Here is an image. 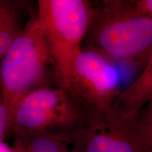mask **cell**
Listing matches in <instances>:
<instances>
[{"instance_id":"cell-1","label":"cell","mask_w":152,"mask_h":152,"mask_svg":"<svg viewBox=\"0 0 152 152\" xmlns=\"http://www.w3.org/2000/svg\"><path fill=\"white\" fill-rule=\"evenodd\" d=\"M92 47L112 60L130 61L152 49V19L134 1L105 0L94 7L88 33Z\"/></svg>"},{"instance_id":"cell-2","label":"cell","mask_w":152,"mask_h":152,"mask_svg":"<svg viewBox=\"0 0 152 152\" xmlns=\"http://www.w3.org/2000/svg\"><path fill=\"white\" fill-rule=\"evenodd\" d=\"M37 17L45 30L59 87L70 93L75 61L88 33L94 7L86 0H39Z\"/></svg>"},{"instance_id":"cell-3","label":"cell","mask_w":152,"mask_h":152,"mask_svg":"<svg viewBox=\"0 0 152 152\" xmlns=\"http://www.w3.org/2000/svg\"><path fill=\"white\" fill-rule=\"evenodd\" d=\"M51 64L53 59L45 30L37 15L33 16L0 63V94L9 121L23 97L44 87Z\"/></svg>"},{"instance_id":"cell-4","label":"cell","mask_w":152,"mask_h":152,"mask_svg":"<svg viewBox=\"0 0 152 152\" xmlns=\"http://www.w3.org/2000/svg\"><path fill=\"white\" fill-rule=\"evenodd\" d=\"M73 152H147L139 115L113 104L102 113H85L78 124L60 132Z\"/></svg>"},{"instance_id":"cell-5","label":"cell","mask_w":152,"mask_h":152,"mask_svg":"<svg viewBox=\"0 0 152 152\" xmlns=\"http://www.w3.org/2000/svg\"><path fill=\"white\" fill-rule=\"evenodd\" d=\"M83 115L67 90L42 87L17 104L10 117L9 130L20 139L44 132H65L78 124Z\"/></svg>"},{"instance_id":"cell-6","label":"cell","mask_w":152,"mask_h":152,"mask_svg":"<svg viewBox=\"0 0 152 152\" xmlns=\"http://www.w3.org/2000/svg\"><path fill=\"white\" fill-rule=\"evenodd\" d=\"M121 92V75L113 60L94 47L83 48L75 61L70 94L84 113L109 111Z\"/></svg>"},{"instance_id":"cell-7","label":"cell","mask_w":152,"mask_h":152,"mask_svg":"<svg viewBox=\"0 0 152 152\" xmlns=\"http://www.w3.org/2000/svg\"><path fill=\"white\" fill-rule=\"evenodd\" d=\"M152 97V49L140 76L124 91L120 93L114 105L128 113L140 115V111Z\"/></svg>"},{"instance_id":"cell-8","label":"cell","mask_w":152,"mask_h":152,"mask_svg":"<svg viewBox=\"0 0 152 152\" xmlns=\"http://www.w3.org/2000/svg\"><path fill=\"white\" fill-rule=\"evenodd\" d=\"M20 3L0 0V60L21 30L18 24Z\"/></svg>"},{"instance_id":"cell-9","label":"cell","mask_w":152,"mask_h":152,"mask_svg":"<svg viewBox=\"0 0 152 152\" xmlns=\"http://www.w3.org/2000/svg\"><path fill=\"white\" fill-rule=\"evenodd\" d=\"M21 140L28 152H73L60 132H40Z\"/></svg>"},{"instance_id":"cell-10","label":"cell","mask_w":152,"mask_h":152,"mask_svg":"<svg viewBox=\"0 0 152 152\" xmlns=\"http://www.w3.org/2000/svg\"><path fill=\"white\" fill-rule=\"evenodd\" d=\"M139 125L147 152H152V97L140 111Z\"/></svg>"},{"instance_id":"cell-11","label":"cell","mask_w":152,"mask_h":152,"mask_svg":"<svg viewBox=\"0 0 152 152\" xmlns=\"http://www.w3.org/2000/svg\"><path fill=\"white\" fill-rule=\"evenodd\" d=\"M9 125L10 121L8 111L0 94V140H3L6 133L9 130Z\"/></svg>"},{"instance_id":"cell-12","label":"cell","mask_w":152,"mask_h":152,"mask_svg":"<svg viewBox=\"0 0 152 152\" xmlns=\"http://www.w3.org/2000/svg\"><path fill=\"white\" fill-rule=\"evenodd\" d=\"M134 2L140 12L152 19V0H138L134 1Z\"/></svg>"},{"instance_id":"cell-13","label":"cell","mask_w":152,"mask_h":152,"mask_svg":"<svg viewBox=\"0 0 152 152\" xmlns=\"http://www.w3.org/2000/svg\"><path fill=\"white\" fill-rule=\"evenodd\" d=\"M13 148H14L16 152H28L26 146L24 144V142L20 138L16 137V139H15Z\"/></svg>"},{"instance_id":"cell-14","label":"cell","mask_w":152,"mask_h":152,"mask_svg":"<svg viewBox=\"0 0 152 152\" xmlns=\"http://www.w3.org/2000/svg\"><path fill=\"white\" fill-rule=\"evenodd\" d=\"M0 152H16L13 147H10L8 144L0 140Z\"/></svg>"}]
</instances>
